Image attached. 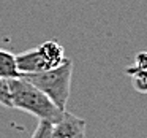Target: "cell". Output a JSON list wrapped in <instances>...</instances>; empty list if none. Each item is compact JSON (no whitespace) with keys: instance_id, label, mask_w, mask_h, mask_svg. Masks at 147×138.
I'll return each instance as SVG.
<instances>
[{"instance_id":"obj_1","label":"cell","mask_w":147,"mask_h":138,"mask_svg":"<svg viewBox=\"0 0 147 138\" xmlns=\"http://www.w3.org/2000/svg\"><path fill=\"white\" fill-rule=\"evenodd\" d=\"M13 108L22 109L29 114L35 116L38 121H46L57 124L63 116V111L46 95L45 92L30 84L22 78L8 80Z\"/></svg>"},{"instance_id":"obj_2","label":"cell","mask_w":147,"mask_h":138,"mask_svg":"<svg viewBox=\"0 0 147 138\" xmlns=\"http://www.w3.org/2000/svg\"><path fill=\"white\" fill-rule=\"evenodd\" d=\"M73 62L71 59H65L63 64L55 68L33 75H22V80L29 81L41 92H45L62 111L67 109V103L71 92V78H73Z\"/></svg>"},{"instance_id":"obj_3","label":"cell","mask_w":147,"mask_h":138,"mask_svg":"<svg viewBox=\"0 0 147 138\" xmlns=\"http://www.w3.org/2000/svg\"><path fill=\"white\" fill-rule=\"evenodd\" d=\"M86 133L87 122L65 109L60 121L57 124H52L51 138H86Z\"/></svg>"},{"instance_id":"obj_4","label":"cell","mask_w":147,"mask_h":138,"mask_svg":"<svg viewBox=\"0 0 147 138\" xmlns=\"http://www.w3.org/2000/svg\"><path fill=\"white\" fill-rule=\"evenodd\" d=\"M16 65H18V71H19L21 76L22 75H33V73H40V71L48 70L41 54L38 52V48H32L29 51L16 54Z\"/></svg>"},{"instance_id":"obj_5","label":"cell","mask_w":147,"mask_h":138,"mask_svg":"<svg viewBox=\"0 0 147 138\" xmlns=\"http://www.w3.org/2000/svg\"><path fill=\"white\" fill-rule=\"evenodd\" d=\"M38 52L41 54V57H43V61H45L48 70L62 65L63 61L67 59L65 57L63 46H60L57 41H52V40L41 43V45L38 46Z\"/></svg>"},{"instance_id":"obj_6","label":"cell","mask_w":147,"mask_h":138,"mask_svg":"<svg viewBox=\"0 0 147 138\" xmlns=\"http://www.w3.org/2000/svg\"><path fill=\"white\" fill-rule=\"evenodd\" d=\"M0 76L5 80H16L21 76L16 65V54L2 48H0Z\"/></svg>"},{"instance_id":"obj_7","label":"cell","mask_w":147,"mask_h":138,"mask_svg":"<svg viewBox=\"0 0 147 138\" xmlns=\"http://www.w3.org/2000/svg\"><path fill=\"white\" fill-rule=\"evenodd\" d=\"M127 75L131 76V83L136 92L139 94H147V71L146 70H136L130 67L127 68Z\"/></svg>"},{"instance_id":"obj_8","label":"cell","mask_w":147,"mask_h":138,"mask_svg":"<svg viewBox=\"0 0 147 138\" xmlns=\"http://www.w3.org/2000/svg\"><path fill=\"white\" fill-rule=\"evenodd\" d=\"M0 105L7 106V108H13V102H11V94H10V84L8 80L0 76Z\"/></svg>"},{"instance_id":"obj_9","label":"cell","mask_w":147,"mask_h":138,"mask_svg":"<svg viewBox=\"0 0 147 138\" xmlns=\"http://www.w3.org/2000/svg\"><path fill=\"white\" fill-rule=\"evenodd\" d=\"M51 132H52V124L46 121H38L35 132L30 138H51Z\"/></svg>"},{"instance_id":"obj_10","label":"cell","mask_w":147,"mask_h":138,"mask_svg":"<svg viewBox=\"0 0 147 138\" xmlns=\"http://www.w3.org/2000/svg\"><path fill=\"white\" fill-rule=\"evenodd\" d=\"M136 70H146L147 71V51H141L134 57V67Z\"/></svg>"}]
</instances>
